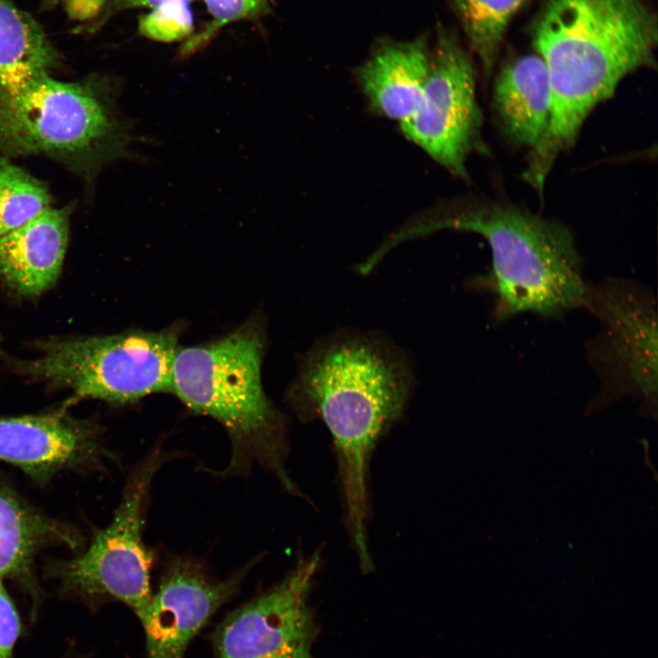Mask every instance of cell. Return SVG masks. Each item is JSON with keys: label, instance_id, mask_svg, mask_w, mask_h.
Returning <instances> with one entry per match:
<instances>
[{"label": "cell", "instance_id": "1", "mask_svg": "<svg viewBox=\"0 0 658 658\" xmlns=\"http://www.w3.org/2000/svg\"><path fill=\"white\" fill-rule=\"evenodd\" d=\"M529 36L547 69L551 109L525 171L543 183L594 108L627 75L654 66L657 17L644 0H544Z\"/></svg>", "mask_w": 658, "mask_h": 658}, {"label": "cell", "instance_id": "2", "mask_svg": "<svg viewBox=\"0 0 658 658\" xmlns=\"http://www.w3.org/2000/svg\"><path fill=\"white\" fill-rule=\"evenodd\" d=\"M413 385L408 359L386 338L342 331L302 358L286 400L302 419H320L338 453L347 522L360 560L366 539L367 464L378 439L401 416Z\"/></svg>", "mask_w": 658, "mask_h": 658}, {"label": "cell", "instance_id": "3", "mask_svg": "<svg viewBox=\"0 0 658 658\" xmlns=\"http://www.w3.org/2000/svg\"><path fill=\"white\" fill-rule=\"evenodd\" d=\"M265 347L266 330L259 315L212 342L179 346L172 394L189 410L212 418L227 431L231 455L218 476L245 475L257 463L294 492L285 468L284 419L262 386Z\"/></svg>", "mask_w": 658, "mask_h": 658}, {"label": "cell", "instance_id": "4", "mask_svg": "<svg viewBox=\"0 0 658 658\" xmlns=\"http://www.w3.org/2000/svg\"><path fill=\"white\" fill-rule=\"evenodd\" d=\"M442 228L479 234L488 242L486 278L498 321L523 313L546 317L584 307L588 284L573 236L563 224L516 206L483 202L409 226L411 238Z\"/></svg>", "mask_w": 658, "mask_h": 658}, {"label": "cell", "instance_id": "5", "mask_svg": "<svg viewBox=\"0 0 658 658\" xmlns=\"http://www.w3.org/2000/svg\"><path fill=\"white\" fill-rule=\"evenodd\" d=\"M118 87L93 76L61 81L49 74L17 91L0 87V154L43 155L89 184L140 140L118 104Z\"/></svg>", "mask_w": 658, "mask_h": 658}, {"label": "cell", "instance_id": "6", "mask_svg": "<svg viewBox=\"0 0 658 658\" xmlns=\"http://www.w3.org/2000/svg\"><path fill=\"white\" fill-rule=\"evenodd\" d=\"M182 332V323H176L158 331L50 341L27 368L80 398L134 403L152 394L172 393Z\"/></svg>", "mask_w": 658, "mask_h": 658}, {"label": "cell", "instance_id": "7", "mask_svg": "<svg viewBox=\"0 0 658 658\" xmlns=\"http://www.w3.org/2000/svg\"><path fill=\"white\" fill-rule=\"evenodd\" d=\"M174 455L155 446L132 470L111 523L80 556L55 569L63 588L90 600H113L136 614L149 602L153 557L143 526L154 478Z\"/></svg>", "mask_w": 658, "mask_h": 658}, {"label": "cell", "instance_id": "8", "mask_svg": "<svg viewBox=\"0 0 658 658\" xmlns=\"http://www.w3.org/2000/svg\"><path fill=\"white\" fill-rule=\"evenodd\" d=\"M475 70L453 31L440 27L426 83L404 135L454 175L467 178L466 161L483 152V115L476 99Z\"/></svg>", "mask_w": 658, "mask_h": 658}, {"label": "cell", "instance_id": "9", "mask_svg": "<svg viewBox=\"0 0 658 658\" xmlns=\"http://www.w3.org/2000/svg\"><path fill=\"white\" fill-rule=\"evenodd\" d=\"M585 308L600 331L589 356L605 395H636L652 409L657 401V318L653 294L617 278L588 285Z\"/></svg>", "mask_w": 658, "mask_h": 658}, {"label": "cell", "instance_id": "10", "mask_svg": "<svg viewBox=\"0 0 658 658\" xmlns=\"http://www.w3.org/2000/svg\"><path fill=\"white\" fill-rule=\"evenodd\" d=\"M317 557L229 613L214 634L216 658H312L314 626L307 599Z\"/></svg>", "mask_w": 658, "mask_h": 658}, {"label": "cell", "instance_id": "11", "mask_svg": "<svg viewBox=\"0 0 658 658\" xmlns=\"http://www.w3.org/2000/svg\"><path fill=\"white\" fill-rule=\"evenodd\" d=\"M256 563L255 557L218 580L189 557L169 561L156 591L136 613L145 633L147 658H183L192 639L235 595Z\"/></svg>", "mask_w": 658, "mask_h": 658}, {"label": "cell", "instance_id": "12", "mask_svg": "<svg viewBox=\"0 0 658 658\" xmlns=\"http://www.w3.org/2000/svg\"><path fill=\"white\" fill-rule=\"evenodd\" d=\"M101 434L65 411L0 418V461L45 483L58 472L101 463L109 456Z\"/></svg>", "mask_w": 658, "mask_h": 658}, {"label": "cell", "instance_id": "13", "mask_svg": "<svg viewBox=\"0 0 658 658\" xmlns=\"http://www.w3.org/2000/svg\"><path fill=\"white\" fill-rule=\"evenodd\" d=\"M70 212L69 207L53 205L0 237V277L9 286L34 295L56 282L67 250Z\"/></svg>", "mask_w": 658, "mask_h": 658}, {"label": "cell", "instance_id": "14", "mask_svg": "<svg viewBox=\"0 0 658 658\" xmlns=\"http://www.w3.org/2000/svg\"><path fill=\"white\" fill-rule=\"evenodd\" d=\"M430 65L424 37L410 41L386 40L377 45L356 74L370 108L400 124L418 106Z\"/></svg>", "mask_w": 658, "mask_h": 658}, {"label": "cell", "instance_id": "15", "mask_svg": "<svg viewBox=\"0 0 658 658\" xmlns=\"http://www.w3.org/2000/svg\"><path fill=\"white\" fill-rule=\"evenodd\" d=\"M493 107L512 143L531 150L539 143L549 122L551 90L547 69L537 54L518 57L500 69Z\"/></svg>", "mask_w": 658, "mask_h": 658}, {"label": "cell", "instance_id": "16", "mask_svg": "<svg viewBox=\"0 0 658 658\" xmlns=\"http://www.w3.org/2000/svg\"><path fill=\"white\" fill-rule=\"evenodd\" d=\"M58 55L38 23L8 0H0V87L17 91L49 74Z\"/></svg>", "mask_w": 658, "mask_h": 658}, {"label": "cell", "instance_id": "17", "mask_svg": "<svg viewBox=\"0 0 658 658\" xmlns=\"http://www.w3.org/2000/svg\"><path fill=\"white\" fill-rule=\"evenodd\" d=\"M52 542L78 544L75 534L0 486V578L24 574L37 551Z\"/></svg>", "mask_w": 658, "mask_h": 658}, {"label": "cell", "instance_id": "18", "mask_svg": "<svg viewBox=\"0 0 658 658\" xmlns=\"http://www.w3.org/2000/svg\"><path fill=\"white\" fill-rule=\"evenodd\" d=\"M483 75L494 70L507 27L526 0H450Z\"/></svg>", "mask_w": 658, "mask_h": 658}, {"label": "cell", "instance_id": "19", "mask_svg": "<svg viewBox=\"0 0 658 658\" xmlns=\"http://www.w3.org/2000/svg\"><path fill=\"white\" fill-rule=\"evenodd\" d=\"M193 28L189 3L185 0L168 2L139 19V32L143 37L161 42H173L187 37Z\"/></svg>", "mask_w": 658, "mask_h": 658}, {"label": "cell", "instance_id": "20", "mask_svg": "<svg viewBox=\"0 0 658 658\" xmlns=\"http://www.w3.org/2000/svg\"><path fill=\"white\" fill-rule=\"evenodd\" d=\"M216 29L229 22L258 17L270 11L268 0H204Z\"/></svg>", "mask_w": 658, "mask_h": 658}, {"label": "cell", "instance_id": "21", "mask_svg": "<svg viewBox=\"0 0 658 658\" xmlns=\"http://www.w3.org/2000/svg\"><path fill=\"white\" fill-rule=\"evenodd\" d=\"M20 632L18 613L0 578V658H11Z\"/></svg>", "mask_w": 658, "mask_h": 658}, {"label": "cell", "instance_id": "22", "mask_svg": "<svg viewBox=\"0 0 658 658\" xmlns=\"http://www.w3.org/2000/svg\"><path fill=\"white\" fill-rule=\"evenodd\" d=\"M64 5L68 13L77 19H87L94 16L106 0H51Z\"/></svg>", "mask_w": 658, "mask_h": 658}, {"label": "cell", "instance_id": "23", "mask_svg": "<svg viewBox=\"0 0 658 658\" xmlns=\"http://www.w3.org/2000/svg\"><path fill=\"white\" fill-rule=\"evenodd\" d=\"M174 0H118L119 4L123 7H149L151 9L157 8L168 2ZM190 3L192 0H185Z\"/></svg>", "mask_w": 658, "mask_h": 658}]
</instances>
